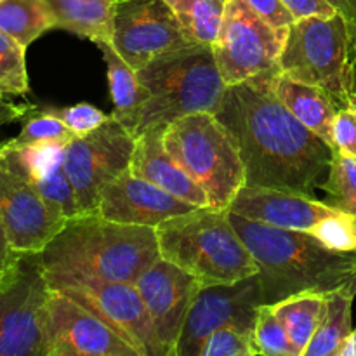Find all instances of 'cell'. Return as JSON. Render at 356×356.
I'll return each mask as SVG.
<instances>
[{
    "instance_id": "cell-43",
    "label": "cell",
    "mask_w": 356,
    "mask_h": 356,
    "mask_svg": "<svg viewBox=\"0 0 356 356\" xmlns=\"http://www.w3.org/2000/svg\"><path fill=\"white\" fill-rule=\"evenodd\" d=\"M0 2H2V0H0Z\"/></svg>"
},
{
    "instance_id": "cell-36",
    "label": "cell",
    "mask_w": 356,
    "mask_h": 356,
    "mask_svg": "<svg viewBox=\"0 0 356 356\" xmlns=\"http://www.w3.org/2000/svg\"><path fill=\"white\" fill-rule=\"evenodd\" d=\"M296 19L306 16H334L337 13L327 0H284Z\"/></svg>"
},
{
    "instance_id": "cell-32",
    "label": "cell",
    "mask_w": 356,
    "mask_h": 356,
    "mask_svg": "<svg viewBox=\"0 0 356 356\" xmlns=\"http://www.w3.org/2000/svg\"><path fill=\"white\" fill-rule=\"evenodd\" d=\"M37 190L40 191L42 197L58 209L59 212L65 214L66 219H73L80 216L79 205H76L75 191H73L72 181H70L68 174H66L65 167L59 165L58 169L52 170L47 177L35 183Z\"/></svg>"
},
{
    "instance_id": "cell-24",
    "label": "cell",
    "mask_w": 356,
    "mask_h": 356,
    "mask_svg": "<svg viewBox=\"0 0 356 356\" xmlns=\"http://www.w3.org/2000/svg\"><path fill=\"white\" fill-rule=\"evenodd\" d=\"M270 306L284 325L296 353L298 356L305 355V350L308 348L312 337L315 336L320 320H322L325 294L306 292V294L291 296Z\"/></svg>"
},
{
    "instance_id": "cell-8",
    "label": "cell",
    "mask_w": 356,
    "mask_h": 356,
    "mask_svg": "<svg viewBox=\"0 0 356 356\" xmlns=\"http://www.w3.org/2000/svg\"><path fill=\"white\" fill-rule=\"evenodd\" d=\"M51 291L42 252L17 254L0 280V356H45Z\"/></svg>"
},
{
    "instance_id": "cell-33",
    "label": "cell",
    "mask_w": 356,
    "mask_h": 356,
    "mask_svg": "<svg viewBox=\"0 0 356 356\" xmlns=\"http://www.w3.org/2000/svg\"><path fill=\"white\" fill-rule=\"evenodd\" d=\"M45 110L51 111L52 115H56V117H58L75 136L89 134V132L101 127V125L110 118L108 115H104L99 108L92 106V104L89 103H76L65 108L45 106Z\"/></svg>"
},
{
    "instance_id": "cell-37",
    "label": "cell",
    "mask_w": 356,
    "mask_h": 356,
    "mask_svg": "<svg viewBox=\"0 0 356 356\" xmlns=\"http://www.w3.org/2000/svg\"><path fill=\"white\" fill-rule=\"evenodd\" d=\"M9 96L0 92V125L6 124H14V122H19L30 113L31 110H35V104L31 103H23V104H16L13 101L7 99Z\"/></svg>"
},
{
    "instance_id": "cell-25",
    "label": "cell",
    "mask_w": 356,
    "mask_h": 356,
    "mask_svg": "<svg viewBox=\"0 0 356 356\" xmlns=\"http://www.w3.org/2000/svg\"><path fill=\"white\" fill-rule=\"evenodd\" d=\"M52 28H56V19L45 0L0 2V30L19 42L24 49Z\"/></svg>"
},
{
    "instance_id": "cell-34",
    "label": "cell",
    "mask_w": 356,
    "mask_h": 356,
    "mask_svg": "<svg viewBox=\"0 0 356 356\" xmlns=\"http://www.w3.org/2000/svg\"><path fill=\"white\" fill-rule=\"evenodd\" d=\"M334 149L356 159V110L339 108L334 120Z\"/></svg>"
},
{
    "instance_id": "cell-26",
    "label": "cell",
    "mask_w": 356,
    "mask_h": 356,
    "mask_svg": "<svg viewBox=\"0 0 356 356\" xmlns=\"http://www.w3.org/2000/svg\"><path fill=\"white\" fill-rule=\"evenodd\" d=\"M195 44L212 45L221 30L226 0H165Z\"/></svg>"
},
{
    "instance_id": "cell-38",
    "label": "cell",
    "mask_w": 356,
    "mask_h": 356,
    "mask_svg": "<svg viewBox=\"0 0 356 356\" xmlns=\"http://www.w3.org/2000/svg\"><path fill=\"white\" fill-rule=\"evenodd\" d=\"M17 259V252L10 245V240L7 236L6 225H3L2 218H0V280L7 275L14 261Z\"/></svg>"
},
{
    "instance_id": "cell-40",
    "label": "cell",
    "mask_w": 356,
    "mask_h": 356,
    "mask_svg": "<svg viewBox=\"0 0 356 356\" xmlns=\"http://www.w3.org/2000/svg\"><path fill=\"white\" fill-rule=\"evenodd\" d=\"M337 13L343 14L344 17L348 19L350 23L353 19V14H355V0H327Z\"/></svg>"
},
{
    "instance_id": "cell-11",
    "label": "cell",
    "mask_w": 356,
    "mask_h": 356,
    "mask_svg": "<svg viewBox=\"0 0 356 356\" xmlns=\"http://www.w3.org/2000/svg\"><path fill=\"white\" fill-rule=\"evenodd\" d=\"M284 42L285 35L261 17L247 0H226L212 52L222 80L235 86L278 70Z\"/></svg>"
},
{
    "instance_id": "cell-14",
    "label": "cell",
    "mask_w": 356,
    "mask_h": 356,
    "mask_svg": "<svg viewBox=\"0 0 356 356\" xmlns=\"http://www.w3.org/2000/svg\"><path fill=\"white\" fill-rule=\"evenodd\" d=\"M0 218L17 254L42 252L68 219L33 183L0 156Z\"/></svg>"
},
{
    "instance_id": "cell-1",
    "label": "cell",
    "mask_w": 356,
    "mask_h": 356,
    "mask_svg": "<svg viewBox=\"0 0 356 356\" xmlns=\"http://www.w3.org/2000/svg\"><path fill=\"white\" fill-rule=\"evenodd\" d=\"M275 72L228 86L216 117L235 136L245 186L315 197L336 149L278 99L271 89Z\"/></svg>"
},
{
    "instance_id": "cell-5",
    "label": "cell",
    "mask_w": 356,
    "mask_h": 356,
    "mask_svg": "<svg viewBox=\"0 0 356 356\" xmlns=\"http://www.w3.org/2000/svg\"><path fill=\"white\" fill-rule=\"evenodd\" d=\"M136 73L148 92L139 111L136 138L186 115L216 113L228 89L216 65L212 45L205 44L165 52Z\"/></svg>"
},
{
    "instance_id": "cell-3",
    "label": "cell",
    "mask_w": 356,
    "mask_h": 356,
    "mask_svg": "<svg viewBox=\"0 0 356 356\" xmlns=\"http://www.w3.org/2000/svg\"><path fill=\"white\" fill-rule=\"evenodd\" d=\"M159 259L155 228L122 225L97 214L68 219L42 250L45 273L90 275L127 284H136Z\"/></svg>"
},
{
    "instance_id": "cell-17",
    "label": "cell",
    "mask_w": 356,
    "mask_h": 356,
    "mask_svg": "<svg viewBox=\"0 0 356 356\" xmlns=\"http://www.w3.org/2000/svg\"><path fill=\"white\" fill-rule=\"evenodd\" d=\"M193 209L197 207L136 176L129 169L101 191L96 214L122 225L156 228L160 222Z\"/></svg>"
},
{
    "instance_id": "cell-22",
    "label": "cell",
    "mask_w": 356,
    "mask_h": 356,
    "mask_svg": "<svg viewBox=\"0 0 356 356\" xmlns=\"http://www.w3.org/2000/svg\"><path fill=\"white\" fill-rule=\"evenodd\" d=\"M96 45L99 47L104 63H106L108 86H110L111 101H113L111 117L120 120L134 132L139 111H141L145 101L148 99V92L139 82L136 70L115 51L113 45L108 42H99Z\"/></svg>"
},
{
    "instance_id": "cell-21",
    "label": "cell",
    "mask_w": 356,
    "mask_h": 356,
    "mask_svg": "<svg viewBox=\"0 0 356 356\" xmlns=\"http://www.w3.org/2000/svg\"><path fill=\"white\" fill-rule=\"evenodd\" d=\"M56 19V28L80 38L111 44L117 0H45Z\"/></svg>"
},
{
    "instance_id": "cell-15",
    "label": "cell",
    "mask_w": 356,
    "mask_h": 356,
    "mask_svg": "<svg viewBox=\"0 0 356 356\" xmlns=\"http://www.w3.org/2000/svg\"><path fill=\"white\" fill-rule=\"evenodd\" d=\"M45 356H139L103 320L52 289L47 305Z\"/></svg>"
},
{
    "instance_id": "cell-41",
    "label": "cell",
    "mask_w": 356,
    "mask_h": 356,
    "mask_svg": "<svg viewBox=\"0 0 356 356\" xmlns=\"http://www.w3.org/2000/svg\"><path fill=\"white\" fill-rule=\"evenodd\" d=\"M336 356H356V329L348 334V337L337 350Z\"/></svg>"
},
{
    "instance_id": "cell-39",
    "label": "cell",
    "mask_w": 356,
    "mask_h": 356,
    "mask_svg": "<svg viewBox=\"0 0 356 356\" xmlns=\"http://www.w3.org/2000/svg\"><path fill=\"white\" fill-rule=\"evenodd\" d=\"M346 106L356 110V38H353L346 73Z\"/></svg>"
},
{
    "instance_id": "cell-16",
    "label": "cell",
    "mask_w": 356,
    "mask_h": 356,
    "mask_svg": "<svg viewBox=\"0 0 356 356\" xmlns=\"http://www.w3.org/2000/svg\"><path fill=\"white\" fill-rule=\"evenodd\" d=\"M155 329L163 356H176L177 343L200 282L170 261L160 257L136 280Z\"/></svg>"
},
{
    "instance_id": "cell-27",
    "label": "cell",
    "mask_w": 356,
    "mask_h": 356,
    "mask_svg": "<svg viewBox=\"0 0 356 356\" xmlns=\"http://www.w3.org/2000/svg\"><path fill=\"white\" fill-rule=\"evenodd\" d=\"M318 188L327 195L323 204L356 218V159L334 152L329 172Z\"/></svg>"
},
{
    "instance_id": "cell-6",
    "label": "cell",
    "mask_w": 356,
    "mask_h": 356,
    "mask_svg": "<svg viewBox=\"0 0 356 356\" xmlns=\"http://www.w3.org/2000/svg\"><path fill=\"white\" fill-rule=\"evenodd\" d=\"M163 146L205 191L209 207L218 211L232 207L245 186V169L235 136L216 113L198 111L167 124Z\"/></svg>"
},
{
    "instance_id": "cell-12",
    "label": "cell",
    "mask_w": 356,
    "mask_h": 356,
    "mask_svg": "<svg viewBox=\"0 0 356 356\" xmlns=\"http://www.w3.org/2000/svg\"><path fill=\"white\" fill-rule=\"evenodd\" d=\"M263 291L257 275L233 284L200 285L193 299L176 356H200V348L212 332L235 327L254 336Z\"/></svg>"
},
{
    "instance_id": "cell-20",
    "label": "cell",
    "mask_w": 356,
    "mask_h": 356,
    "mask_svg": "<svg viewBox=\"0 0 356 356\" xmlns=\"http://www.w3.org/2000/svg\"><path fill=\"white\" fill-rule=\"evenodd\" d=\"M271 89L299 122L334 149V120L341 104L329 90L291 79L280 70L271 76Z\"/></svg>"
},
{
    "instance_id": "cell-30",
    "label": "cell",
    "mask_w": 356,
    "mask_h": 356,
    "mask_svg": "<svg viewBox=\"0 0 356 356\" xmlns=\"http://www.w3.org/2000/svg\"><path fill=\"white\" fill-rule=\"evenodd\" d=\"M75 138L72 131L59 120L56 115L45 108H35L23 118V129L14 143H37V141H70Z\"/></svg>"
},
{
    "instance_id": "cell-10",
    "label": "cell",
    "mask_w": 356,
    "mask_h": 356,
    "mask_svg": "<svg viewBox=\"0 0 356 356\" xmlns=\"http://www.w3.org/2000/svg\"><path fill=\"white\" fill-rule=\"evenodd\" d=\"M136 134L110 115L96 131L66 145L63 167L72 181L80 216L96 214L101 191L131 169Z\"/></svg>"
},
{
    "instance_id": "cell-29",
    "label": "cell",
    "mask_w": 356,
    "mask_h": 356,
    "mask_svg": "<svg viewBox=\"0 0 356 356\" xmlns=\"http://www.w3.org/2000/svg\"><path fill=\"white\" fill-rule=\"evenodd\" d=\"M254 343L259 355L298 356L284 325L270 305H261L254 327Z\"/></svg>"
},
{
    "instance_id": "cell-19",
    "label": "cell",
    "mask_w": 356,
    "mask_h": 356,
    "mask_svg": "<svg viewBox=\"0 0 356 356\" xmlns=\"http://www.w3.org/2000/svg\"><path fill=\"white\" fill-rule=\"evenodd\" d=\"M163 129L165 125H159L136 138L131 172L195 207H209L205 191L167 153L163 146Z\"/></svg>"
},
{
    "instance_id": "cell-9",
    "label": "cell",
    "mask_w": 356,
    "mask_h": 356,
    "mask_svg": "<svg viewBox=\"0 0 356 356\" xmlns=\"http://www.w3.org/2000/svg\"><path fill=\"white\" fill-rule=\"evenodd\" d=\"M47 280L51 289L63 292L103 320L139 356H163L145 302L134 284L73 273H47Z\"/></svg>"
},
{
    "instance_id": "cell-7",
    "label": "cell",
    "mask_w": 356,
    "mask_h": 356,
    "mask_svg": "<svg viewBox=\"0 0 356 356\" xmlns=\"http://www.w3.org/2000/svg\"><path fill=\"white\" fill-rule=\"evenodd\" d=\"M351 44L350 23L341 13L299 17L289 28L278 70L299 82L323 87L344 108Z\"/></svg>"
},
{
    "instance_id": "cell-42",
    "label": "cell",
    "mask_w": 356,
    "mask_h": 356,
    "mask_svg": "<svg viewBox=\"0 0 356 356\" xmlns=\"http://www.w3.org/2000/svg\"><path fill=\"white\" fill-rule=\"evenodd\" d=\"M350 30H351V37L356 38V0H355V14H353V19L350 21Z\"/></svg>"
},
{
    "instance_id": "cell-18",
    "label": "cell",
    "mask_w": 356,
    "mask_h": 356,
    "mask_svg": "<svg viewBox=\"0 0 356 356\" xmlns=\"http://www.w3.org/2000/svg\"><path fill=\"white\" fill-rule=\"evenodd\" d=\"M228 211L250 221L309 233L336 209L308 195L273 188L243 186Z\"/></svg>"
},
{
    "instance_id": "cell-31",
    "label": "cell",
    "mask_w": 356,
    "mask_h": 356,
    "mask_svg": "<svg viewBox=\"0 0 356 356\" xmlns=\"http://www.w3.org/2000/svg\"><path fill=\"white\" fill-rule=\"evenodd\" d=\"M252 334L235 327H222L212 332L200 348V356H257Z\"/></svg>"
},
{
    "instance_id": "cell-35",
    "label": "cell",
    "mask_w": 356,
    "mask_h": 356,
    "mask_svg": "<svg viewBox=\"0 0 356 356\" xmlns=\"http://www.w3.org/2000/svg\"><path fill=\"white\" fill-rule=\"evenodd\" d=\"M247 3H249L261 17H264L275 30L280 31L282 35L287 37L289 28L292 26L296 17L294 14L291 13V9L285 6L284 0H247Z\"/></svg>"
},
{
    "instance_id": "cell-28",
    "label": "cell",
    "mask_w": 356,
    "mask_h": 356,
    "mask_svg": "<svg viewBox=\"0 0 356 356\" xmlns=\"http://www.w3.org/2000/svg\"><path fill=\"white\" fill-rule=\"evenodd\" d=\"M24 54L26 49L0 30V92L6 96L21 97L30 92Z\"/></svg>"
},
{
    "instance_id": "cell-4",
    "label": "cell",
    "mask_w": 356,
    "mask_h": 356,
    "mask_svg": "<svg viewBox=\"0 0 356 356\" xmlns=\"http://www.w3.org/2000/svg\"><path fill=\"white\" fill-rule=\"evenodd\" d=\"M160 257L202 285L233 284L257 275V264L233 226L229 211L197 207L155 228Z\"/></svg>"
},
{
    "instance_id": "cell-13",
    "label": "cell",
    "mask_w": 356,
    "mask_h": 356,
    "mask_svg": "<svg viewBox=\"0 0 356 356\" xmlns=\"http://www.w3.org/2000/svg\"><path fill=\"white\" fill-rule=\"evenodd\" d=\"M111 45L139 70L165 52L197 44L165 0H117Z\"/></svg>"
},
{
    "instance_id": "cell-2",
    "label": "cell",
    "mask_w": 356,
    "mask_h": 356,
    "mask_svg": "<svg viewBox=\"0 0 356 356\" xmlns=\"http://www.w3.org/2000/svg\"><path fill=\"white\" fill-rule=\"evenodd\" d=\"M233 226L257 264L264 305L291 296L330 294L356 287V252H339L315 235L250 221L229 212Z\"/></svg>"
},
{
    "instance_id": "cell-23",
    "label": "cell",
    "mask_w": 356,
    "mask_h": 356,
    "mask_svg": "<svg viewBox=\"0 0 356 356\" xmlns=\"http://www.w3.org/2000/svg\"><path fill=\"white\" fill-rule=\"evenodd\" d=\"M356 287L325 294V308L315 336L309 341L302 356H336L337 350L353 330V301Z\"/></svg>"
}]
</instances>
